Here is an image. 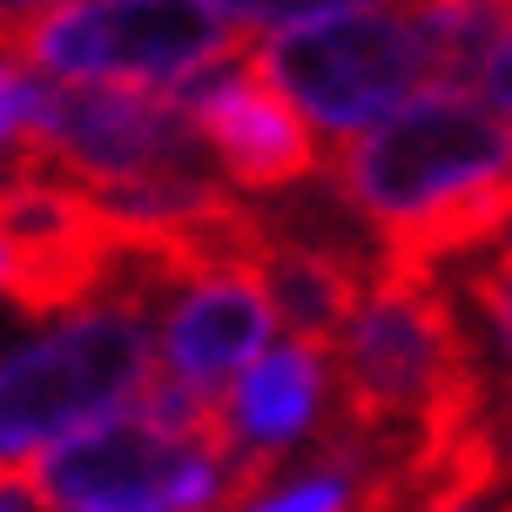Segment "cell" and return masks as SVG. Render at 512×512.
<instances>
[{
	"instance_id": "1",
	"label": "cell",
	"mask_w": 512,
	"mask_h": 512,
	"mask_svg": "<svg viewBox=\"0 0 512 512\" xmlns=\"http://www.w3.org/2000/svg\"><path fill=\"white\" fill-rule=\"evenodd\" d=\"M324 176L378 243L384 277H445L512 230V128L472 95H418L337 142Z\"/></svg>"
},
{
	"instance_id": "2",
	"label": "cell",
	"mask_w": 512,
	"mask_h": 512,
	"mask_svg": "<svg viewBox=\"0 0 512 512\" xmlns=\"http://www.w3.org/2000/svg\"><path fill=\"white\" fill-rule=\"evenodd\" d=\"M155 310L162 297L122 290L0 358V472H21L48 445L135 405L155 371Z\"/></svg>"
},
{
	"instance_id": "3",
	"label": "cell",
	"mask_w": 512,
	"mask_h": 512,
	"mask_svg": "<svg viewBox=\"0 0 512 512\" xmlns=\"http://www.w3.org/2000/svg\"><path fill=\"white\" fill-rule=\"evenodd\" d=\"M236 54H250V34L223 21L209 0H68L7 21V61L135 95H169L176 81Z\"/></svg>"
},
{
	"instance_id": "4",
	"label": "cell",
	"mask_w": 512,
	"mask_h": 512,
	"mask_svg": "<svg viewBox=\"0 0 512 512\" xmlns=\"http://www.w3.org/2000/svg\"><path fill=\"white\" fill-rule=\"evenodd\" d=\"M250 61L310 128H324L337 142L378 128L384 115L411 108L418 95H445L432 75V54H425V34L405 14V0L270 34Z\"/></svg>"
},
{
	"instance_id": "5",
	"label": "cell",
	"mask_w": 512,
	"mask_h": 512,
	"mask_svg": "<svg viewBox=\"0 0 512 512\" xmlns=\"http://www.w3.org/2000/svg\"><path fill=\"white\" fill-rule=\"evenodd\" d=\"M128 283V243L88 189L27 155L0 176V304L21 317H75Z\"/></svg>"
},
{
	"instance_id": "6",
	"label": "cell",
	"mask_w": 512,
	"mask_h": 512,
	"mask_svg": "<svg viewBox=\"0 0 512 512\" xmlns=\"http://www.w3.org/2000/svg\"><path fill=\"white\" fill-rule=\"evenodd\" d=\"M169 102L203 128L209 155H216V169H223V182H230L236 196H290L310 176H324L317 128L256 75L250 54L176 81Z\"/></svg>"
},
{
	"instance_id": "7",
	"label": "cell",
	"mask_w": 512,
	"mask_h": 512,
	"mask_svg": "<svg viewBox=\"0 0 512 512\" xmlns=\"http://www.w3.org/2000/svg\"><path fill=\"white\" fill-rule=\"evenodd\" d=\"M270 331H277V304H270L263 277L256 270H223V277H203L169 297L155 364L176 371L182 384L209 391V398H223V384L243 378L270 351Z\"/></svg>"
},
{
	"instance_id": "8",
	"label": "cell",
	"mask_w": 512,
	"mask_h": 512,
	"mask_svg": "<svg viewBox=\"0 0 512 512\" xmlns=\"http://www.w3.org/2000/svg\"><path fill=\"white\" fill-rule=\"evenodd\" d=\"M223 411H230V438L236 452H270L283 459L297 438H310L331 411V351H317L304 337H290L277 351L243 371L236 391H223Z\"/></svg>"
},
{
	"instance_id": "9",
	"label": "cell",
	"mask_w": 512,
	"mask_h": 512,
	"mask_svg": "<svg viewBox=\"0 0 512 512\" xmlns=\"http://www.w3.org/2000/svg\"><path fill=\"white\" fill-rule=\"evenodd\" d=\"M351 506H358V472L310 459L297 479H277V486L263 492V499H250L243 512H351Z\"/></svg>"
},
{
	"instance_id": "10",
	"label": "cell",
	"mask_w": 512,
	"mask_h": 512,
	"mask_svg": "<svg viewBox=\"0 0 512 512\" xmlns=\"http://www.w3.org/2000/svg\"><path fill=\"white\" fill-rule=\"evenodd\" d=\"M459 297L479 310L486 337L499 344V358L512 364V256L506 250L472 256V263H465V277H459Z\"/></svg>"
},
{
	"instance_id": "11",
	"label": "cell",
	"mask_w": 512,
	"mask_h": 512,
	"mask_svg": "<svg viewBox=\"0 0 512 512\" xmlns=\"http://www.w3.org/2000/svg\"><path fill=\"white\" fill-rule=\"evenodd\" d=\"M223 21H236L243 34L250 27H310V21H331V14H358V7H391V0H209Z\"/></svg>"
},
{
	"instance_id": "12",
	"label": "cell",
	"mask_w": 512,
	"mask_h": 512,
	"mask_svg": "<svg viewBox=\"0 0 512 512\" xmlns=\"http://www.w3.org/2000/svg\"><path fill=\"white\" fill-rule=\"evenodd\" d=\"M34 68H21V61H7L0 54V149H14L27 135V115H34Z\"/></svg>"
},
{
	"instance_id": "13",
	"label": "cell",
	"mask_w": 512,
	"mask_h": 512,
	"mask_svg": "<svg viewBox=\"0 0 512 512\" xmlns=\"http://www.w3.org/2000/svg\"><path fill=\"white\" fill-rule=\"evenodd\" d=\"M472 102L492 108V115L512 128V14H506V34L492 41V54H486V68H479V81H472Z\"/></svg>"
},
{
	"instance_id": "14",
	"label": "cell",
	"mask_w": 512,
	"mask_h": 512,
	"mask_svg": "<svg viewBox=\"0 0 512 512\" xmlns=\"http://www.w3.org/2000/svg\"><path fill=\"white\" fill-rule=\"evenodd\" d=\"M48 7H68V0H0L7 21H27V14H48Z\"/></svg>"
},
{
	"instance_id": "15",
	"label": "cell",
	"mask_w": 512,
	"mask_h": 512,
	"mask_svg": "<svg viewBox=\"0 0 512 512\" xmlns=\"http://www.w3.org/2000/svg\"><path fill=\"white\" fill-rule=\"evenodd\" d=\"M499 432H506V459H512V398L499 405Z\"/></svg>"
},
{
	"instance_id": "16",
	"label": "cell",
	"mask_w": 512,
	"mask_h": 512,
	"mask_svg": "<svg viewBox=\"0 0 512 512\" xmlns=\"http://www.w3.org/2000/svg\"><path fill=\"white\" fill-rule=\"evenodd\" d=\"M499 250H506V256H512V230H506V236H499Z\"/></svg>"
},
{
	"instance_id": "17",
	"label": "cell",
	"mask_w": 512,
	"mask_h": 512,
	"mask_svg": "<svg viewBox=\"0 0 512 512\" xmlns=\"http://www.w3.org/2000/svg\"><path fill=\"white\" fill-rule=\"evenodd\" d=\"M499 512H512V499H506V506H499Z\"/></svg>"
},
{
	"instance_id": "18",
	"label": "cell",
	"mask_w": 512,
	"mask_h": 512,
	"mask_svg": "<svg viewBox=\"0 0 512 512\" xmlns=\"http://www.w3.org/2000/svg\"><path fill=\"white\" fill-rule=\"evenodd\" d=\"M506 7H512V0H506Z\"/></svg>"
}]
</instances>
